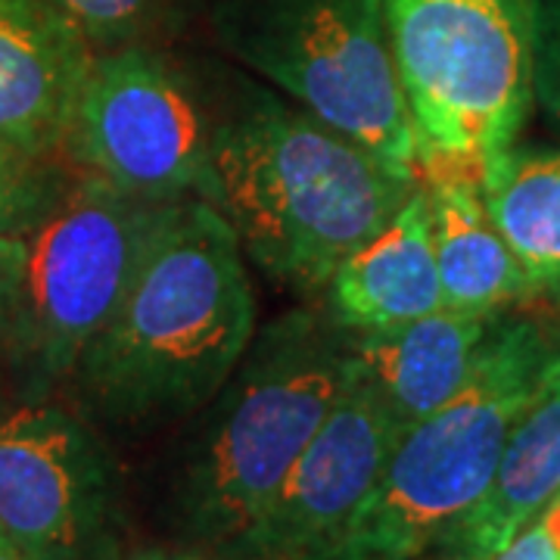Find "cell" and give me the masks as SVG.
Returning a JSON list of instances; mask_svg holds the SVG:
<instances>
[{"mask_svg": "<svg viewBox=\"0 0 560 560\" xmlns=\"http://www.w3.org/2000/svg\"><path fill=\"white\" fill-rule=\"evenodd\" d=\"M256 327L234 231L202 200L165 202L128 293L66 386L94 427L140 440L202 411Z\"/></svg>", "mask_w": 560, "mask_h": 560, "instance_id": "6da1fadb", "label": "cell"}, {"mask_svg": "<svg viewBox=\"0 0 560 560\" xmlns=\"http://www.w3.org/2000/svg\"><path fill=\"white\" fill-rule=\"evenodd\" d=\"M418 184L300 103L237 84L197 200L234 231L243 259L293 293L320 296Z\"/></svg>", "mask_w": 560, "mask_h": 560, "instance_id": "7a4b0ae2", "label": "cell"}, {"mask_svg": "<svg viewBox=\"0 0 560 560\" xmlns=\"http://www.w3.org/2000/svg\"><path fill=\"white\" fill-rule=\"evenodd\" d=\"M342 377L346 334L324 312L293 308L256 327L175 452L165 523L178 545L241 539L330 415Z\"/></svg>", "mask_w": 560, "mask_h": 560, "instance_id": "3957f363", "label": "cell"}, {"mask_svg": "<svg viewBox=\"0 0 560 560\" xmlns=\"http://www.w3.org/2000/svg\"><path fill=\"white\" fill-rule=\"evenodd\" d=\"M560 340L536 318L504 312L458 396L408 427L374 492L324 560H420L480 501L504 440L539 393Z\"/></svg>", "mask_w": 560, "mask_h": 560, "instance_id": "277c9868", "label": "cell"}, {"mask_svg": "<svg viewBox=\"0 0 560 560\" xmlns=\"http://www.w3.org/2000/svg\"><path fill=\"white\" fill-rule=\"evenodd\" d=\"M536 0H381L420 178L467 175L521 140L533 106Z\"/></svg>", "mask_w": 560, "mask_h": 560, "instance_id": "5b68a950", "label": "cell"}, {"mask_svg": "<svg viewBox=\"0 0 560 560\" xmlns=\"http://www.w3.org/2000/svg\"><path fill=\"white\" fill-rule=\"evenodd\" d=\"M224 57L337 131L420 175L381 0H190Z\"/></svg>", "mask_w": 560, "mask_h": 560, "instance_id": "8992f818", "label": "cell"}, {"mask_svg": "<svg viewBox=\"0 0 560 560\" xmlns=\"http://www.w3.org/2000/svg\"><path fill=\"white\" fill-rule=\"evenodd\" d=\"M234 91L172 40L94 54L62 156L138 200H197Z\"/></svg>", "mask_w": 560, "mask_h": 560, "instance_id": "52a82bcc", "label": "cell"}, {"mask_svg": "<svg viewBox=\"0 0 560 560\" xmlns=\"http://www.w3.org/2000/svg\"><path fill=\"white\" fill-rule=\"evenodd\" d=\"M165 202L75 172L69 194L28 237L20 308L3 355L20 386H66L84 349L138 275Z\"/></svg>", "mask_w": 560, "mask_h": 560, "instance_id": "ba28073f", "label": "cell"}, {"mask_svg": "<svg viewBox=\"0 0 560 560\" xmlns=\"http://www.w3.org/2000/svg\"><path fill=\"white\" fill-rule=\"evenodd\" d=\"M0 526L35 560H125L119 464L47 389L0 393Z\"/></svg>", "mask_w": 560, "mask_h": 560, "instance_id": "9c48e42d", "label": "cell"}, {"mask_svg": "<svg viewBox=\"0 0 560 560\" xmlns=\"http://www.w3.org/2000/svg\"><path fill=\"white\" fill-rule=\"evenodd\" d=\"M399 430L346 349V377L330 415L278 492L228 551L256 560H324L374 492Z\"/></svg>", "mask_w": 560, "mask_h": 560, "instance_id": "30bf717a", "label": "cell"}, {"mask_svg": "<svg viewBox=\"0 0 560 560\" xmlns=\"http://www.w3.org/2000/svg\"><path fill=\"white\" fill-rule=\"evenodd\" d=\"M94 54L47 0H0V160L62 153Z\"/></svg>", "mask_w": 560, "mask_h": 560, "instance_id": "8fae6325", "label": "cell"}, {"mask_svg": "<svg viewBox=\"0 0 560 560\" xmlns=\"http://www.w3.org/2000/svg\"><path fill=\"white\" fill-rule=\"evenodd\" d=\"M495 318L499 315L440 308L427 318L374 334H342L352 364L374 389L396 430L405 433L464 389L480 364Z\"/></svg>", "mask_w": 560, "mask_h": 560, "instance_id": "7c38bea8", "label": "cell"}, {"mask_svg": "<svg viewBox=\"0 0 560 560\" xmlns=\"http://www.w3.org/2000/svg\"><path fill=\"white\" fill-rule=\"evenodd\" d=\"M324 315L346 334H374L445 308L423 187L340 261L320 290Z\"/></svg>", "mask_w": 560, "mask_h": 560, "instance_id": "4fadbf2b", "label": "cell"}, {"mask_svg": "<svg viewBox=\"0 0 560 560\" xmlns=\"http://www.w3.org/2000/svg\"><path fill=\"white\" fill-rule=\"evenodd\" d=\"M560 495V359L523 408L480 501L442 539L436 558L489 560Z\"/></svg>", "mask_w": 560, "mask_h": 560, "instance_id": "5bb4252c", "label": "cell"}, {"mask_svg": "<svg viewBox=\"0 0 560 560\" xmlns=\"http://www.w3.org/2000/svg\"><path fill=\"white\" fill-rule=\"evenodd\" d=\"M445 308L470 315H501L521 302H536L521 261L501 237L482 202L480 180L467 175L420 178Z\"/></svg>", "mask_w": 560, "mask_h": 560, "instance_id": "9a60e30c", "label": "cell"}, {"mask_svg": "<svg viewBox=\"0 0 560 560\" xmlns=\"http://www.w3.org/2000/svg\"><path fill=\"white\" fill-rule=\"evenodd\" d=\"M480 190L533 296L560 308V147H508L482 168Z\"/></svg>", "mask_w": 560, "mask_h": 560, "instance_id": "2e32d148", "label": "cell"}, {"mask_svg": "<svg viewBox=\"0 0 560 560\" xmlns=\"http://www.w3.org/2000/svg\"><path fill=\"white\" fill-rule=\"evenodd\" d=\"M91 54L165 44L194 20L190 0H47Z\"/></svg>", "mask_w": 560, "mask_h": 560, "instance_id": "e0dca14e", "label": "cell"}, {"mask_svg": "<svg viewBox=\"0 0 560 560\" xmlns=\"http://www.w3.org/2000/svg\"><path fill=\"white\" fill-rule=\"evenodd\" d=\"M75 168L60 162L0 160V237H32L62 202Z\"/></svg>", "mask_w": 560, "mask_h": 560, "instance_id": "ac0fdd59", "label": "cell"}, {"mask_svg": "<svg viewBox=\"0 0 560 560\" xmlns=\"http://www.w3.org/2000/svg\"><path fill=\"white\" fill-rule=\"evenodd\" d=\"M533 106L560 131V0L533 3Z\"/></svg>", "mask_w": 560, "mask_h": 560, "instance_id": "d6986e66", "label": "cell"}, {"mask_svg": "<svg viewBox=\"0 0 560 560\" xmlns=\"http://www.w3.org/2000/svg\"><path fill=\"white\" fill-rule=\"evenodd\" d=\"M25 261H28V237H0V355L7 349L20 308Z\"/></svg>", "mask_w": 560, "mask_h": 560, "instance_id": "ffe728a7", "label": "cell"}, {"mask_svg": "<svg viewBox=\"0 0 560 560\" xmlns=\"http://www.w3.org/2000/svg\"><path fill=\"white\" fill-rule=\"evenodd\" d=\"M489 560H560V548L555 536H551V529L545 526V521L536 517L526 529H521L514 539L508 541L499 555H492Z\"/></svg>", "mask_w": 560, "mask_h": 560, "instance_id": "44dd1931", "label": "cell"}, {"mask_svg": "<svg viewBox=\"0 0 560 560\" xmlns=\"http://www.w3.org/2000/svg\"><path fill=\"white\" fill-rule=\"evenodd\" d=\"M125 560H256L228 551V548H202V545H156V548H140Z\"/></svg>", "mask_w": 560, "mask_h": 560, "instance_id": "7402d4cb", "label": "cell"}, {"mask_svg": "<svg viewBox=\"0 0 560 560\" xmlns=\"http://www.w3.org/2000/svg\"><path fill=\"white\" fill-rule=\"evenodd\" d=\"M0 560H35L25 548H22L20 541L13 539L3 526H0Z\"/></svg>", "mask_w": 560, "mask_h": 560, "instance_id": "603a6c76", "label": "cell"}, {"mask_svg": "<svg viewBox=\"0 0 560 560\" xmlns=\"http://www.w3.org/2000/svg\"><path fill=\"white\" fill-rule=\"evenodd\" d=\"M420 560H440V558H430V555H427V558H420Z\"/></svg>", "mask_w": 560, "mask_h": 560, "instance_id": "cb8c5ba5", "label": "cell"}, {"mask_svg": "<svg viewBox=\"0 0 560 560\" xmlns=\"http://www.w3.org/2000/svg\"><path fill=\"white\" fill-rule=\"evenodd\" d=\"M558 340H560V330H558Z\"/></svg>", "mask_w": 560, "mask_h": 560, "instance_id": "d4e9b609", "label": "cell"}]
</instances>
